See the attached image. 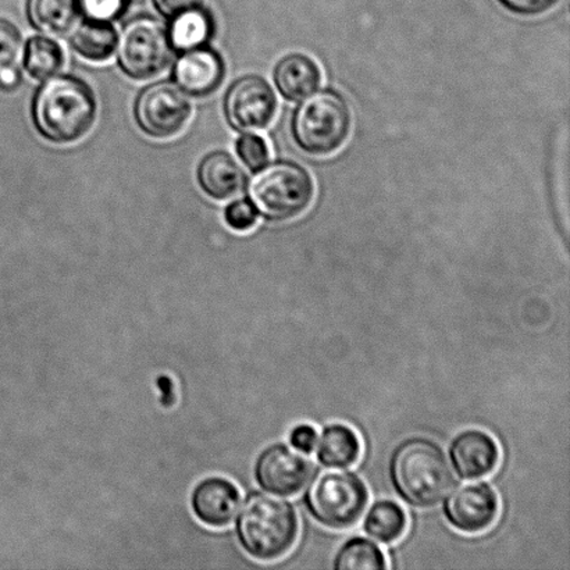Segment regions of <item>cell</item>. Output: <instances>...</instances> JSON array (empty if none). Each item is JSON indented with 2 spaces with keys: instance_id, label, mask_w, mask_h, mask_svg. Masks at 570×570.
Returning a JSON list of instances; mask_svg holds the SVG:
<instances>
[{
  "instance_id": "8992f818",
  "label": "cell",
  "mask_w": 570,
  "mask_h": 570,
  "mask_svg": "<svg viewBox=\"0 0 570 570\" xmlns=\"http://www.w3.org/2000/svg\"><path fill=\"white\" fill-rule=\"evenodd\" d=\"M305 505L312 518L328 529L351 528L368 502L365 482L350 471H317L309 479Z\"/></svg>"
},
{
  "instance_id": "4316f807",
  "label": "cell",
  "mask_w": 570,
  "mask_h": 570,
  "mask_svg": "<svg viewBox=\"0 0 570 570\" xmlns=\"http://www.w3.org/2000/svg\"><path fill=\"white\" fill-rule=\"evenodd\" d=\"M259 214L250 200H234L225 210L227 226L236 232H248L256 226Z\"/></svg>"
},
{
  "instance_id": "ac0fdd59",
  "label": "cell",
  "mask_w": 570,
  "mask_h": 570,
  "mask_svg": "<svg viewBox=\"0 0 570 570\" xmlns=\"http://www.w3.org/2000/svg\"><path fill=\"white\" fill-rule=\"evenodd\" d=\"M119 36L110 22L87 20L71 31L70 45L76 53L89 61H106L114 56Z\"/></svg>"
},
{
  "instance_id": "603a6c76",
  "label": "cell",
  "mask_w": 570,
  "mask_h": 570,
  "mask_svg": "<svg viewBox=\"0 0 570 570\" xmlns=\"http://www.w3.org/2000/svg\"><path fill=\"white\" fill-rule=\"evenodd\" d=\"M387 560L379 546L371 540L354 538L345 541L334 558V569L360 570V569H385Z\"/></svg>"
},
{
  "instance_id": "9a60e30c",
  "label": "cell",
  "mask_w": 570,
  "mask_h": 570,
  "mask_svg": "<svg viewBox=\"0 0 570 570\" xmlns=\"http://www.w3.org/2000/svg\"><path fill=\"white\" fill-rule=\"evenodd\" d=\"M198 183L208 197L226 200L243 191L247 177L243 167L230 154L216 150L200 160Z\"/></svg>"
},
{
  "instance_id": "277c9868",
  "label": "cell",
  "mask_w": 570,
  "mask_h": 570,
  "mask_svg": "<svg viewBox=\"0 0 570 570\" xmlns=\"http://www.w3.org/2000/svg\"><path fill=\"white\" fill-rule=\"evenodd\" d=\"M291 130L295 144L307 155H333L351 136L350 105L340 92L323 89L295 109Z\"/></svg>"
},
{
  "instance_id": "d6986e66",
  "label": "cell",
  "mask_w": 570,
  "mask_h": 570,
  "mask_svg": "<svg viewBox=\"0 0 570 570\" xmlns=\"http://www.w3.org/2000/svg\"><path fill=\"white\" fill-rule=\"evenodd\" d=\"M77 0H27V19L36 30L61 37L75 26Z\"/></svg>"
},
{
  "instance_id": "6da1fadb",
  "label": "cell",
  "mask_w": 570,
  "mask_h": 570,
  "mask_svg": "<svg viewBox=\"0 0 570 570\" xmlns=\"http://www.w3.org/2000/svg\"><path fill=\"white\" fill-rule=\"evenodd\" d=\"M97 119V100L81 78L61 75L47 78L32 100L37 131L53 144H72L87 136Z\"/></svg>"
},
{
  "instance_id": "3957f363",
  "label": "cell",
  "mask_w": 570,
  "mask_h": 570,
  "mask_svg": "<svg viewBox=\"0 0 570 570\" xmlns=\"http://www.w3.org/2000/svg\"><path fill=\"white\" fill-rule=\"evenodd\" d=\"M236 532L239 544L255 560H277L298 539V515L289 501L253 491L239 511Z\"/></svg>"
},
{
  "instance_id": "ba28073f",
  "label": "cell",
  "mask_w": 570,
  "mask_h": 570,
  "mask_svg": "<svg viewBox=\"0 0 570 570\" xmlns=\"http://www.w3.org/2000/svg\"><path fill=\"white\" fill-rule=\"evenodd\" d=\"M193 114L187 94L176 82L158 81L145 87L134 104V117L147 136L158 139L175 137L186 127Z\"/></svg>"
},
{
  "instance_id": "5b68a950",
  "label": "cell",
  "mask_w": 570,
  "mask_h": 570,
  "mask_svg": "<svg viewBox=\"0 0 570 570\" xmlns=\"http://www.w3.org/2000/svg\"><path fill=\"white\" fill-rule=\"evenodd\" d=\"M249 200L271 222L295 219L315 198V183L304 166L291 160L266 165L250 181Z\"/></svg>"
},
{
  "instance_id": "5bb4252c",
  "label": "cell",
  "mask_w": 570,
  "mask_h": 570,
  "mask_svg": "<svg viewBox=\"0 0 570 570\" xmlns=\"http://www.w3.org/2000/svg\"><path fill=\"white\" fill-rule=\"evenodd\" d=\"M450 458L461 478L482 479L499 466L500 446L483 430H465L452 440Z\"/></svg>"
},
{
  "instance_id": "7c38bea8",
  "label": "cell",
  "mask_w": 570,
  "mask_h": 570,
  "mask_svg": "<svg viewBox=\"0 0 570 570\" xmlns=\"http://www.w3.org/2000/svg\"><path fill=\"white\" fill-rule=\"evenodd\" d=\"M226 75V65L215 49L200 47L189 49L177 59L173 80L187 95L205 98L220 88Z\"/></svg>"
},
{
  "instance_id": "d4e9b609",
  "label": "cell",
  "mask_w": 570,
  "mask_h": 570,
  "mask_svg": "<svg viewBox=\"0 0 570 570\" xmlns=\"http://www.w3.org/2000/svg\"><path fill=\"white\" fill-rule=\"evenodd\" d=\"M22 53V38L13 22L0 19V72L16 69Z\"/></svg>"
},
{
  "instance_id": "4fadbf2b",
  "label": "cell",
  "mask_w": 570,
  "mask_h": 570,
  "mask_svg": "<svg viewBox=\"0 0 570 570\" xmlns=\"http://www.w3.org/2000/svg\"><path fill=\"white\" fill-rule=\"evenodd\" d=\"M242 493L232 480L212 476L197 484L191 495L194 515L210 528H225L236 518Z\"/></svg>"
},
{
  "instance_id": "7402d4cb",
  "label": "cell",
  "mask_w": 570,
  "mask_h": 570,
  "mask_svg": "<svg viewBox=\"0 0 570 570\" xmlns=\"http://www.w3.org/2000/svg\"><path fill=\"white\" fill-rule=\"evenodd\" d=\"M65 65V52L60 45L48 37H32L24 47V69L36 80L58 75Z\"/></svg>"
},
{
  "instance_id": "30bf717a",
  "label": "cell",
  "mask_w": 570,
  "mask_h": 570,
  "mask_svg": "<svg viewBox=\"0 0 570 570\" xmlns=\"http://www.w3.org/2000/svg\"><path fill=\"white\" fill-rule=\"evenodd\" d=\"M313 465L304 452L285 444H273L261 452L255 463V479L262 489L276 495H295L305 488Z\"/></svg>"
},
{
  "instance_id": "e0dca14e",
  "label": "cell",
  "mask_w": 570,
  "mask_h": 570,
  "mask_svg": "<svg viewBox=\"0 0 570 570\" xmlns=\"http://www.w3.org/2000/svg\"><path fill=\"white\" fill-rule=\"evenodd\" d=\"M317 460L327 468H350L360 460L362 444L354 429L328 424L317 439Z\"/></svg>"
},
{
  "instance_id": "44dd1931",
  "label": "cell",
  "mask_w": 570,
  "mask_h": 570,
  "mask_svg": "<svg viewBox=\"0 0 570 570\" xmlns=\"http://www.w3.org/2000/svg\"><path fill=\"white\" fill-rule=\"evenodd\" d=\"M406 527L407 518L404 508L391 500L377 501L373 504L363 522V530L368 538L385 544L400 540Z\"/></svg>"
},
{
  "instance_id": "f546056e",
  "label": "cell",
  "mask_w": 570,
  "mask_h": 570,
  "mask_svg": "<svg viewBox=\"0 0 570 570\" xmlns=\"http://www.w3.org/2000/svg\"><path fill=\"white\" fill-rule=\"evenodd\" d=\"M154 2L159 13L171 20L184 11L200 8L204 0H154Z\"/></svg>"
},
{
  "instance_id": "52a82bcc",
  "label": "cell",
  "mask_w": 570,
  "mask_h": 570,
  "mask_svg": "<svg viewBox=\"0 0 570 570\" xmlns=\"http://www.w3.org/2000/svg\"><path fill=\"white\" fill-rule=\"evenodd\" d=\"M116 49L121 71L138 81L160 75L175 56L169 30L153 16H137L128 20Z\"/></svg>"
},
{
  "instance_id": "cb8c5ba5",
  "label": "cell",
  "mask_w": 570,
  "mask_h": 570,
  "mask_svg": "<svg viewBox=\"0 0 570 570\" xmlns=\"http://www.w3.org/2000/svg\"><path fill=\"white\" fill-rule=\"evenodd\" d=\"M238 158L250 171L264 169L271 159V150L264 138L245 132L236 142Z\"/></svg>"
},
{
  "instance_id": "83f0119b",
  "label": "cell",
  "mask_w": 570,
  "mask_h": 570,
  "mask_svg": "<svg viewBox=\"0 0 570 570\" xmlns=\"http://www.w3.org/2000/svg\"><path fill=\"white\" fill-rule=\"evenodd\" d=\"M317 432L311 424H298L289 432V444L304 454H312L317 445Z\"/></svg>"
},
{
  "instance_id": "ffe728a7",
  "label": "cell",
  "mask_w": 570,
  "mask_h": 570,
  "mask_svg": "<svg viewBox=\"0 0 570 570\" xmlns=\"http://www.w3.org/2000/svg\"><path fill=\"white\" fill-rule=\"evenodd\" d=\"M169 37L175 50H186L205 47L214 38L215 20L210 11L203 6L173 17Z\"/></svg>"
},
{
  "instance_id": "8fae6325",
  "label": "cell",
  "mask_w": 570,
  "mask_h": 570,
  "mask_svg": "<svg viewBox=\"0 0 570 570\" xmlns=\"http://www.w3.org/2000/svg\"><path fill=\"white\" fill-rule=\"evenodd\" d=\"M499 495L488 483L458 485L444 502V515L451 527L463 533H482L499 517Z\"/></svg>"
},
{
  "instance_id": "f1b7e54d",
  "label": "cell",
  "mask_w": 570,
  "mask_h": 570,
  "mask_svg": "<svg viewBox=\"0 0 570 570\" xmlns=\"http://www.w3.org/2000/svg\"><path fill=\"white\" fill-rule=\"evenodd\" d=\"M558 0H501L508 10L521 16H540L554 8Z\"/></svg>"
},
{
  "instance_id": "9c48e42d",
  "label": "cell",
  "mask_w": 570,
  "mask_h": 570,
  "mask_svg": "<svg viewBox=\"0 0 570 570\" xmlns=\"http://www.w3.org/2000/svg\"><path fill=\"white\" fill-rule=\"evenodd\" d=\"M276 114L277 97L264 77L245 76L227 89L225 116L234 130H265L275 120Z\"/></svg>"
},
{
  "instance_id": "7a4b0ae2",
  "label": "cell",
  "mask_w": 570,
  "mask_h": 570,
  "mask_svg": "<svg viewBox=\"0 0 570 570\" xmlns=\"http://www.w3.org/2000/svg\"><path fill=\"white\" fill-rule=\"evenodd\" d=\"M390 478L396 494L416 508L438 505L455 484L444 451L426 438H411L396 446L390 460Z\"/></svg>"
},
{
  "instance_id": "4dcf8cb0",
  "label": "cell",
  "mask_w": 570,
  "mask_h": 570,
  "mask_svg": "<svg viewBox=\"0 0 570 570\" xmlns=\"http://www.w3.org/2000/svg\"><path fill=\"white\" fill-rule=\"evenodd\" d=\"M21 72L19 69H9L0 72V88L6 92L14 91L21 83Z\"/></svg>"
},
{
  "instance_id": "484cf974",
  "label": "cell",
  "mask_w": 570,
  "mask_h": 570,
  "mask_svg": "<svg viewBox=\"0 0 570 570\" xmlns=\"http://www.w3.org/2000/svg\"><path fill=\"white\" fill-rule=\"evenodd\" d=\"M78 11L87 20L114 22L126 13L128 0H77Z\"/></svg>"
},
{
  "instance_id": "2e32d148",
  "label": "cell",
  "mask_w": 570,
  "mask_h": 570,
  "mask_svg": "<svg viewBox=\"0 0 570 570\" xmlns=\"http://www.w3.org/2000/svg\"><path fill=\"white\" fill-rule=\"evenodd\" d=\"M273 78L282 97L295 102L311 97L323 81L321 66L305 53L285 55L277 61Z\"/></svg>"
}]
</instances>
